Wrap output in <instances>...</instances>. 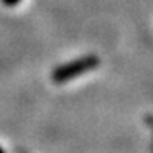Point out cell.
Returning a JSON list of instances; mask_svg holds the SVG:
<instances>
[{
  "label": "cell",
  "mask_w": 153,
  "mask_h": 153,
  "mask_svg": "<svg viewBox=\"0 0 153 153\" xmlns=\"http://www.w3.org/2000/svg\"><path fill=\"white\" fill-rule=\"evenodd\" d=\"M99 58L95 55H89V56H85V58H80L74 62H69V64H64L58 69H55L53 74H52V80L55 83H64V81H69L75 78L78 74H85L91 69H95L99 66Z\"/></svg>",
  "instance_id": "cell-1"
},
{
  "label": "cell",
  "mask_w": 153,
  "mask_h": 153,
  "mask_svg": "<svg viewBox=\"0 0 153 153\" xmlns=\"http://www.w3.org/2000/svg\"><path fill=\"white\" fill-rule=\"evenodd\" d=\"M0 153H3V152H2V149H0Z\"/></svg>",
  "instance_id": "cell-3"
},
{
  "label": "cell",
  "mask_w": 153,
  "mask_h": 153,
  "mask_svg": "<svg viewBox=\"0 0 153 153\" xmlns=\"http://www.w3.org/2000/svg\"><path fill=\"white\" fill-rule=\"evenodd\" d=\"M2 2H3V5H6V6H14V5L19 3V0H2Z\"/></svg>",
  "instance_id": "cell-2"
}]
</instances>
